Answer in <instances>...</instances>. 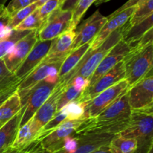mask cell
<instances>
[{
    "label": "cell",
    "instance_id": "1",
    "mask_svg": "<svg viewBox=\"0 0 153 153\" xmlns=\"http://www.w3.org/2000/svg\"><path fill=\"white\" fill-rule=\"evenodd\" d=\"M130 27L131 26L128 21L125 25L111 33L97 49H91L89 48L77 67L64 79L62 82L58 84L66 85L72 79L77 76H81L90 81V79L94 74L99 64L108 53L109 51L122 40L124 34L126 33Z\"/></svg>",
    "mask_w": 153,
    "mask_h": 153
},
{
    "label": "cell",
    "instance_id": "2",
    "mask_svg": "<svg viewBox=\"0 0 153 153\" xmlns=\"http://www.w3.org/2000/svg\"><path fill=\"white\" fill-rule=\"evenodd\" d=\"M118 134L137 140V149L134 153H146L153 146L152 115L131 111L128 126Z\"/></svg>",
    "mask_w": 153,
    "mask_h": 153
},
{
    "label": "cell",
    "instance_id": "3",
    "mask_svg": "<svg viewBox=\"0 0 153 153\" xmlns=\"http://www.w3.org/2000/svg\"><path fill=\"white\" fill-rule=\"evenodd\" d=\"M153 45L143 49H134L123 59L125 67V79L130 87L137 84L152 70Z\"/></svg>",
    "mask_w": 153,
    "mask_h": 153
},
{
    "label": "cell",
    "instance_id": "4",
    "mask_svg": "<svg viewBox=\"0 0 153 153\" xmlns=\"http://www.w3.org/2000/svg\"><path fill=\"white\" fill-rule=\"evenodd\" d=\"M56 85L57 84H49L42 81L20 97L23 111L19 127L25 125L32 118L36 111L47 100Z\"/></svg>",
    "mask_w": 153,
    "mask_h": 153
},
{
    "label": "cell",
    "instance_id": "5",
    "mask_svg": "<svg viewBox=\"0 0 153 153\" xmlns=\"http://www.w3.org/2000/svg\"><path fill=\"white\" fill-rule=\"evenodd\" d=\"M128 88V82L124 79L100 93L91 100L85 102V119H91L98 116L106 108L126 93Z\"/></svg>",
    "mask_w": 153,
    "mask_h": 153
},
{
    "label": "cell",
    "instance_id": "6",
    "mask_svg": "<svg viewBox=\"0 0 153 153\" xmlns=\"http://www.w3.org/2000/svg\"><path fill=\"white\" fill-rule=\"evenodd\" d=\"M125 79V67L123 61L118 63L114 67L90 85L74 101L85 103L90 101L97 95Z\"/></svg>",
    "mask_w": 153,
    "mask_h": 153
},
{
    "label": "cell",
    "instance_id": "7",
    "mask_svg": "<svg viewBox=\"0 0 153 153\" xmlns=\"http://www.w3.org/2000/svg\"><path fill=\"white\" fill-rule=\"evenodd\" d=\"M73 11H63L58 7L47 18L41 28L37 30L40 41L54 40L70 29Z\"/></svg>",
    "mask_w": 153,
    "mask_h": 153
},
{
    "label": "cell",
    "instance_id": "8",
    "mask_svg": "<svg viewBox=\"0 0 153 153\" xmlns=\"http://www.w3.org/2000/svg\"><path fill=\"white\" fill-rule=\"evenodd\" d=\"M65 88V85L57 84L54 91L41 107L36 111L31 119V130L37 139L40 129L53 117L57 113L58 103L61 94Z\"/></svg>",
    "mask_w": 153,
    "mask_h": 153
},
{
    "label": "cell",
    "instance_id": "9",
    "mask_svg": "<svg viewBox=\"0 0 153 153\" xmlns=\"http://www.w3.org/2000/svg\"><path fill=\"white\" fill-rule=\"evenodd\" d=\"M128 98L131 111L153 106L152 70L142 80L128 88Z\"/></svg>",
    "mask_w": 153,
    "mask_h": 153
},
{
    "label": "cell",
    "instance_id": "10",
    "mask_svg": "<svg viewBox=\"0 0 153 153\" xmlns=\"http://www.w3.org/2000/svg\"><path fill=\"white\" fill-rule=\"evenodd\" d=\"M37 40V30L31 31L27 35L18 40L8 53L3 57L2 59L4 60V64L10 73L13 74Z\"/></svg>",
    "mask_w": 153,
    "mask_h": 153
},
{
    "label": "cell",
    "instance_id": "11",
    "mask_svg": "<svg viewBox=\"0 0 153 153\" xmlns=\"http://www.w3.org/2000/svg\"><path fill=\"white\" fill-rule=\"evenodd\" d=\"M84 120H65L39 140L41 147L51 153L61 151L63 141L68 136L73 135Z\"/></svg>",
    "mask_w": 153,
    "mask_h": 153
},
{
    "label": "cell",
    "instance_id": "12",
    "mask_svg": "<svg viewBox=\"0 0 153 153\" xmlns=\"http://www.w3.org/2000/svg\"><path fill=\"white\" fill-rule=\"evenodd\" d=\"M107 21V16H103L100 10H97L94 14L82 22L79 28H76L77 30H75L76 37L72 46V51L86 43H91Z\"/></svg>",
    "mask_w": 153,
    "mask_h": 153
},
{
    "label": "cell",
    "instance_id": "13",
    "mask_svg": "<svg viewBox=\"0 0 153 153\" xmlns=\"http://www.w3.org/2000/svg\"><path fill=\"white\" fill-rule=\"evenodd\" d=\"M131 116V109L128 103L127 91L110 106L106 108L98 116L91 119L94 122L100 123H117L128 120Z\"/></svg>",
    "mask_w": 153,
    "mask_h": 153
},
{
    "label": "cell",
    "instance_id": "14",
    "mask_svg": "<svg viewBox=\"0 0 153 153\" xmlns=\"http://www.w3.org/2000/svg\"><path fill=\"white\" fill-rule=\"evenodd\" d=\"M134 45H130L122 40L117 43L101 61L94 74L90 79V85H92L102 76L110 71L118 63L123 61L125 57L131 52Z\"/></svg>",
    "mask_w": 153,
    "mask_h": 153
},
{
    "label": "cell",
    "instance_id": "15",
    "mask_svg": "<svg viewBox=\"0 0 153 153\" xmlns=\"http://www.w3.org/2000/svg\"><path fill=\"white\" fill-rule=\"evenodd\" d=\"M53 40H37L25 60L15 70L13 75L20 81L26 77L46 58Z\"/></svg>",
    "mask_w": 153,
    "mask_h": 153
},
{
    "label": "cell",
    "instance_id": "16",
    "mask_svg": "<svg viewBox=\"0 0 153 153\" xmlns=\"http://www.w3.org/2000/svg\"><path fill=\"white\" fill-rule=\"evenodd\" d=\"M136 9L135 7H131L128 9L123 10V11L120 12V13H117L114 16L110 18H108V21L106 23L103 25L102 29L97 34V37L93 40V41L91 43V47L90 49H97L98 46H100L103 42L105 41L106 38L110 35L111 33L116 31L121 26L125 25L132 14L134 13V10Z\"/></svg>",
    "mask_w": 153,
    "mask_h": 153
},
{
    "label": "cell",
    "instance_id": "17",
    "mask_svg": "<svg viewBox=\"0 0 153 153\" xmlns=\"http://www.w3.org/2000/svg\"><path fill=\"white\" fill-rule=\"evenodd\" d=\"M76 37L75 30H69L54 39L47 55L43 59L45 61L54 62L65 59L72 52V46Z\"/></svg>",
    "mask_w": 153,
    "mask_h": 153
},
{
    "label": "cell",
    "instance_id": "18",
    "mask_svg": "<svg viewBox=\"0 0 153 153\" xmlns=\"http://www.w3.org/2000/svg\"><path fill=\"white\" fill-rule=\"evenodd\" d=\"M116 134L88 133L77 135L78 148L74 153H91L103 146H108Z\"/></svg>",
    "mask_w": 153,
    "mask_h": 153
},
{
    "label": "cell",
    "instance_id": "19",
    "mask_svg": "<svg viewBox=\"0 0 153 153\" xmlns=\"http://www.w3.org/2000/svg\"><path fill=\"white\" fill-rule=\"evenodd\" d=\"M22 108L15 116L0 126V153H4L11 148L19 128Z\"/></svg>",
    "mask_w": 153,
    "mask_h": 153
},
{
    "label": "cell",
    "instance_id": "20",
    "mask_svg": "<svg viewBox=\"0 0 153 153\" xmlns=\"http://www.w3.org/2000/svg\"><path fill=\"white\" fill-rule=\"evenodd\" d=\"M91 43H86L75 50L72 51L65 58L61 66L59 71V79L58 83H61L64 79L77 67L82 58L91 47Z\"/></svg>",
    "mask_w": 153,
    "mask_h": 153
},
{
    "label": "cell",
    "instance_id": "21",
    "mask_svg": "<svg viewBox=\"0 0 153 153\" xmlns=\"http://www.w3.org/2000/svg\"><path fill=\"white\" fill-rule=\"evenodd\" d=\"M22 108L20 97L16 90L0 105V126L11 119Z\"/></svg>",
    "mask_w": 153,
    "mask_h": 153
},
{
    "label": "cell",
    "instance_id": "22",
    "mask_svg": "<svg viewBox=\"0 0 153 153\" xmlns=\"http://www.w3.org/2000/svg\"><path fill=\"white\" fill-rule=\"evenodd\" d=\"M153 27V15L139 22L137 25L130 27L123 37V40L130 45H134L139 41L143 34Z\"/></svg>",
    "mask_w": 153,
    "mask_h": 153
},
{
    "label": "cell",
    "instance_id": "23",
    "mask_svg": "<svg viewBox=\"0 0 153 153\" xmlns=\"http://www.w3.org/2000/svg\"><path fill=\"white\" fill-rule=\"evenodd\" d=\"M34 140H36V137L31 130V120H30L25 125L19 128L16 138L10 149L25 150Z\"/></svg>",
    "mask_w": 153,
    "mask_h": 153
},
{
    "label": "cell",
    "instance_id": "24",
    "mask_svg": "<svg viewBox=\"0 0 153 153\" xmlns=\"http://www.w3.org/2000/svg\"><path fill=\"white\" fill-rule=\"evenodd\" d=\"M137 146L135 139L126 138L119 134H116L108 145L112 153H134Z\"/></svg>",
    "mask_w": 153,
    "mask_h": 153
},
{
    "label": "cell",
    "instance_id": "25",
    "mask_svg": "<svg viewBox=\"0 0 153 153\" xmlns=\"http://www.w3.org/2000/svg\"><path fill=\"white\" fill-rule=\"evenodd\" d=\"M153 15V0H145L136 6L134 13L128 20L130 26L137 25L139 22Z\"/></svg>",
    "mask_w": 153,
    "mask_h": 153
},
{
    "label": "cell",
    "instance_id": "26",
    "mask_svg": "<svg viewBox=\"0 0 153 153\" xmlns=\"http://www.w3.org/2000/svg\"><path fill=\"white\" fill-rule=\"evenodd\" d=\"M43 21L39 13V9L37 8L29 16H27L19 25H18L13 30L18 31H34L39 30L43 25Z\"/></svg>",
    "mask_w": 153,
    "mask_h": 153
},
{
    "label": "cell",
    "instance_id": "27",
    "mask_svg": "<svg viewBox=\"0 0 153 153\" xmlns=\"http://www.w3.org/2000/svg\"><path fill=\"white\" fill-rule=\"evenodd\" d=\"M97 0H79L76 4V7L73 10L71 22H70V29L76 30L77 25L80 22L84 14L86 13L88 9L91 7L93 3L96 2Z\"/></svg>",
    "mask_w": 153,
    "mask_h": 153
},
{
    "label": "cell",
    "instance_id": "28",
    "mask_svg": "<svg viewBox=\"0 0 153 153\" xmlns=\"http://www.w3.org/2000/svg\"><path fill=\"white\" fill-rule=\"evenodd\" d=\"M30 31H18L13 30L8 37L1 40L0 41V59L8 53L9 51L11 49V48L14 46V44L18 40L27 35Z\"/></svg>",
    "mask_w": 153,
    "mask_h": 153
},
{
    "label": "cell",
    "instance_id": "29",
    "mask_svg": "<svg viewBox=\"0 0 153 153\" xmlns=\"http://www.w3.org/2000/svg\"><path fill=\"white\" fill-rule=\"evenodd\" d=\"M82 94V91L75 88L73 85L69 84V85H65V88L61 94L59 101H58L57 112L59 111L67 104L76 100Z\"/></svg>",
    "mask_w": 153,
    "mask_h": 153
},
{
    "label": "cell",
    "instance_id": "30",
    "mask_svg": "<svg viewBox=\"0 0 153 153\" xmlns=\"http://www.w3.org/2000/svg\"><path fill=\"white\" fill-rule=\"evenodd\" d=\"M67 111V120H85V103L73 101L64 106Z\"/></svg>",
    "mask_w": 153,
    "mask_h": 153
},
{
    "label": "cell",
    "instance_id": "31",
    "mask_svg": "<svg viewBox=\"0 0 153 153\" xmlns=\"http://www.w3.org/2000/svg\"><path fill=\"white\" fill-rule=\"evenodd\" d=\"M11 16L6 10V7L3 4H0V41L7 38L13 31L10 28Z\"/></svg>",
    "mask_w": 153,
    "mask_h": 153
},
{
    "label": "cell",
    "instance_id": "32",
    "mask_svg": "<svg viewBox=\"0 0 153 153\" xmlns=\"http://www.w3.org/2000/svg\"><path fill=\"white\" fill-rule=\"evenodd\" d=\"M20 80L17 79L13 73H10L6 67L2 58L0 59V90L11 85L19 84Z\"/></svg>",
    "mask_w": 153,
    "mask_h": 153
},
{
    "label": "cell",
    "instance_id": "33",
    "mask_svg": "<svg viewBox=\"0 0 153 153\" xmlns=\"http://www.w3.org/2000/svg\"><path fill=\"white\" fill-rule=\"evenodd\" d=\"M37 8H38V7H37V4L34 2V4H31V5L28 6V7H24V8L18 10L16 13H15L14 14L11 16L10 25H9L10 28L13 30L18 25H19L27 16H29V15L31 14V13H33Z\"/></svg>",
    "mask_w": 153,
    "mask_h": 153
},
{
    "label": "cell",
    "instance_id": "34",
    "mask_svg": "<svg viewBox=\"0 0 153 153\" xmlns=\"http://www.w3.org/2000/svg\"><path fill=\"white\" fill-rule=\"evenodd\" d=\"M60 7L59 0H49L39 7V13L43 22L52 14L56 9Z\"/></svg>",
    "mask_w": 153,
    "mask_h": 153
},
{
    "label": "cell",
    "instance_id": "35",
    "mask_svg": "<svg viewBox=\"0 0 153 153\" xmlns=\"http://www.w3.org/2000/svg\"><path fill=\"white\" fill-rule=\"evenodd\" d=\"M35 1L36 0H12L6 7V10L12 16L18 10L34 4Z\"/></svg>",
    "mask_w": 153,
    "mask_h": 153
},
{
    "label": "cell",
    "instance_id": "36",
    "mask_svg": "<svg viewBox=\"0 0 153 153\" xmlns=\"http://www.w3.org/2000/svg\"><path fill=\"white\" fill-rule=\"evenodd\" d=\"M78 148V137L76 136H68L63 141L61 150L66 153H74Z\"/></svg>",
    "mask_w": 153,
    "mask_h": 153
},
{
    "label": "cell",
    "instance_id": "37",
    "mask_svg": "<svg viewBox=\"0 0 153 153\" xmlns=\"http://www.w3.org/2000/svg\"><path fill=\"white\" fill-rule=\"evenodd\" d=\"M153 42V28H150L149 31H146L143 37L137 42V43H134L133 48L134 49H143L146 48V46L152 44Z\"/></svg>",
    "mask_w": 153,
    "mask_h": 153
},
{
    "label": "cell",
    "instance_id": "38",
    "mask_svg": "<svg viewBox=\"0 0 153 153\" xmlns=\"http://www.w3.org/2000/svg\"><path fill=\"white\" fill-rule=\"evenodd\" d=\"M69 84L73 85L75 88H77L78 90H79V91H81L83 93L85 91V89L89 86L90 81L88 79L81 77V76H77V77L72 79L67 85H69Z\"/></svg>",
    "mask_w": 153,
    "mask_h": 153
},
{
    "label": "cell",
    "instance_id": "39",
    "mask_svg": "<svg viewBox=\"0 0 153 153\" xmlns=\"http://www.w3.org/2000/svg\"><path fill=\"white\" fill-rule=\"evenodd\" d=\"M19 84H16V85H11V86L7 87L5 88L0 90V105L11 95L12 94L15 92L17 90L18 85Z\"/></svg>",
    "mask_w": 153,
    "mask_h": 153
},
{
    "label": "cell",
    "instance_id": "40",
    "mask_svg": "<svg viewBox=\"0 0 153 153\" xmlns=\"http://www.w3.org/2000/svg\"><path fill=\"white\" fill-rule=\"evenodd\" d=\"M145 1V0H128V1H127L126 2L123 4V5L121 6L120 7H119L117 10H115L114 13H112L111 14H110L108 16H107V17L108 18L112 17V16H114V15H116L117 13H120V12L126 10V9H128V8H129V7H135V6H137V4H139L140 3H141L142 1Z\"/></svg>",
    "mask_w": 153,
    "mask_h": 153
},
{
    "label": "cell",
    "instance_id": "41",
    "mask_svg": "<svg viewBox=\"0 0 153 153\" xmlns=\"http://www.w3.org/2000/svg\"><path fill=\"white\" fill-rule=\"evenodd\" d=\"M79 0H64L59 8L63 11H73Z\"/></svg>",
    "mask_w": 153,
    "mask_h": 153
},
{
    "label": "cell",
    "instance_id": "42",
    "mask_svg": "<svg viewBox=\"0 0 153 153\" xmlns=\"http://www.w3.org/2000/svg\"><path fill=\"white\" fill-rule=\"evenodd\" d=\"M91 153H112L109 149L108 146H103V147L100 148V149H97V150L94 151V152H91Z\"/></svg>",
    "mask_w": 153,
    "mask_h": 153
},
{
    "label": "cell",
    "instance_id": "43",
    "mask_svg": "<svg viewBox=\"0 0 153 153\" xmlns=\"http://www.w3.org/2000/svg\"><path fill=\"white\" fill-rule=\"evenodd\" d=\"M4 153H29V152L27 149H25V150H17V149H10Z\"/></svg>",
    "mask_w": 153,
    "mask_h": 153
},
{
    "label": "cell",
    "instance_id": "44",
    "mask_svg": "<svg viewBox=\"0 0 153 153\" xmlns=\"http://www.w3.org/2000/svg\"><path fill=\"white\" fill-rule=\"evenodd\" d=\"M48 1H49V0H36L35 4H37V7L39 8V7H41L43 4H45L46 2H47Z\"/></svg>",
    "mask_w": 153,
    "mask_h": 153
},
{
    "label": "cell",
    "instance_id": "45",
    "mask_svg": "<svg viewBox=\"0 0 153 153\" xmlns=\"http://www.w3.org/2000/svg\"><path fill=\"white\" fill-rule=\"evenodd\" d=\"M108 0H97L96 2H97V4H100V3H103V2H105V1H107Z\"/></svg>",
    "mask_w": 153,
    "mask_h": 153
},
{
    "label": "cell",
    "instance_id": "46",
    "mask_svg": "<svg viewBox=\"0 0 153 153\" xmlns=\"http://www.w3.org/2000/svg\"><path fill=\"white\" fill-rule=\"evenodd\" d=\"M146 153H153V146L150 147V149H149V151H148V152Z\"/></svg>",
    "mask_w": 153,
    "mask_h": 153
},
{
    "label": "cell",
    "instance_id": "47",
    "mask_svg": "<svg viewBox=\"0 0 153 153\" xmlns=\"http://www.w3.org/2000/svg\"><path fill=\"white\" fill-rule=\"evenodd\" d=\"M54 153H66V152H64V151L61 150V151H58V152H54Z\"/></svg>",
    "mask_w": 153,
    "mask_h": 153
},
{
    "label": "cell",
    "instance_id": "48",
    "mask_svg": "<svg viewBox=\"0 0 153 153\" xmlns=\"http://www.w3.org/2000/svg\"><path fill=\"white\" fill-rule=\"evenodd\" d=\"M64 0H59V1H60V5H61V4H62L63 3V1H64Z\"/></svg>",
    "mask_w": 153,
    "mask_h": 153
},
{
    "label": "cell",
    "instance_id": "49",
    "mask_svg": "<svg viewBox=\"0 0 153 153\" xmlns=\"http://www.w3.org/2000/svg\"></svg>",
    "mask_w": 153,
    "mask_h": 153
}]
</instances>
